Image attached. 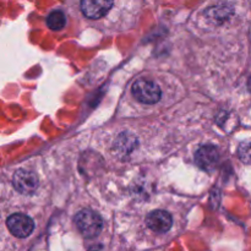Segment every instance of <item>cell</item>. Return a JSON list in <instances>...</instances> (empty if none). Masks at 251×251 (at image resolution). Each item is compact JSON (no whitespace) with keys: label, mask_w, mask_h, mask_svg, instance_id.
Instances as JSON below:
<instances>
[{"label":"cell","mask_w":251,"mask_h":251,"mask_svg":"<svg viewBox=\"0 0 251 251\" xmlns=\"http://www.w3.org/2000/svg\"><path fill=\"white\" fill-rule=\"evenodd\" d=\"M220 161V153L218 150L212 145H205L201 146L195 153V162L203 171H213L217 167Z\"/></svg>","instance_id":"obj_6"},{"label":"cell","mask_w":251,"mask_h":251,"mask_svg":"<svg viewBox=\"0 0 251 251\" xmlns=\"http://www.w3.org/2000/svg\"><path fill=\"white\" fill-rule=\"evenodd\" d=\"M135 142L136 140L134 139V136L130 134H122L117 140V144H115V149L118 151L123 152V153H129L132 149L135 147Z\"/></svg>","instance_id":"obj_9"},{"label":"cell","mask_w":251,"mask_h":251,"mask_svg":"<svg viewBox=\"0 0 251 251\" xmlns=\"http://www.w3.org/2000/svg\"><path fill=\"white\" fill-rule=\"evenodd\" d=\"M7 229L17 238H27L34 229V222L24 213H14L6 221Z\"/></svg>","instance_id":"obj_3"},{"label":"cell","mask_w":251,"mask_h":251,"mask_svg":"<svg viewBox=\"0 0 251 251\" xmlns=\"http://www.w3.org/2000/svg\"><path fill=\"white\" fill-rule=\"evenodd\" d=\"M38 183L39 180L37 174L28 169H19L12 178V184H14L15 189L19 193L26 194V195L33 194L38 188Z\"/></svg>","instance_id":"obj_4"},{"label":"cell","mask_w":251,"mask_h":251,"mask_svg":"<svg viewBox=\"0 0 251 251\" xmlns=\"http://www.w3.org/2000/svg\"><path fill=\"white\" fill-rule=\"evenodd\" d=\"M238 157L245 164H251V140L245 141L238 147Z\"/></svg>","instance_id":"obj_10"},{"label":"cell","mask_w":251,"mask_h":251,"mask_svg":"<svg viewBox=\"0 0 251 251\" xmlns=\"http://www.w3.org/2000/svg\"><path fill=\"white\" fill-rule=\"evenodd\" d=\"M146 225L151 230L156 233L168 232L173 225V218L171 213L163 210H156L149 213L146 217Z\"/></svg>","instance_id":"obj_7"},{"label":"cell","mask_w":251,"mask_h":251,"mask_svg":"<svg viewBox=\"0 0 251 251\" xmlns=\"http://www.w3.org/2000/svg\"><path fill=\"white\" fill-rule=\"evenodd\" d=\"M114 0H81V11L87 19L97 20L105 16Z\"/></svg>","instance_id":"obj_5"},{"label":"cell","mask_w":251,"mask_h":251,"mask_svg":"<svg viewBox=\"0 0 251 251\" xmlns=\"http://www.w3.org/2000/svg\"><path fill=\"white\" fill-rule=\"evenodd\" d=\"M132 95L140 103H144V104H154L159 102L162 97L159 86L147 78H139L132 85Z\"/></svg>","instance_id":"obj_2"},{"label":"cell","mask_w":251,"mask_h":251,"mask_svg":"<svg viewBox=\"0 0 251 251\" xmlns=\"http://www.w3.org/2000/svg\"><path fill=\"white\" fill-rule=\"evenodd\" d=\"M66 24V17L63 11L60 10H55V11L50 12L47 17V25L53 31H60L64 28Z\"/></svg>","instance_id":"obj_8"},{"label":"cell","mask_w":251,"mask_h":251,"mask_svg":"<svg viewBox=\"0 0 251 251\" xmlns=\"http://www.w3.org/2000/svg\"><path fill=\"white\" fill-rule=\"evenodd\" d=\"M76 227L86 238H96L103 229V220L92 210H81L75 216Z\"/></svg>","instance_id":"obj_1"}]
</instances>
